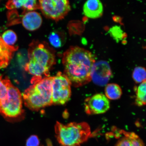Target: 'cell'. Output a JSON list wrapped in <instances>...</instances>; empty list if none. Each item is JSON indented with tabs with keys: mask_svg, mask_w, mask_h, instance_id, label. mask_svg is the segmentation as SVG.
<instances>
[{
	"mask_svg": "<svg viewBox=\"0 0 146 146\" xmlns=\"http://www.w3.org/2000/svg\"><path fill=\"white\" fill-rule=\"evenodd\" d=\"M7 8L10 10L14 9H23L25 11H31L40 9L39 1L32 0L10 1L7 3Z\"/></svg>",
	"mask_w": 146,
	"mask_h": 146,
	"instance_id": "cell-12",
	"label": "cell"
},
{
	"mask_svg": "<svg viewBox=\"0 0 146 146\" xmlns=\"http://www.w3.org/2000/svg\"><path fill=\"white\" fill-rule=\"evenodd\" d=\"M55 131L61 146H79L87 141L91 133L90 126L86 122L64 125L57 122Z\"/></svg>",
	"mask_w": 146,
	"mask_h": 146,
	"instance_id": "cell-4",
	"label": "cell"
},
{
	"mask_svg": "<svg viewBox=\"0 0 146 146\" xmlns=\"http://www.w3.org/2000/svg\"><path fill=\"white\" fill-rule=\"evenodd\" d=\"M95 63V57L89 51L77 46L71 47L63 54L64 74L72 85L83 86L91 81V72Z\"/></svg>",
	"mask_w": 146,
	"mask_h": 146,
	"instance_id": "cell-1",
	"label": "cell"
},
{
	"mask_svg": "<svg viewBox=\"0 0 146 146\" xmlns=\"http://www.w3.org/2000/svg\"><path fill=\"white\" fill-rule=\"evenodd\" d=\"M146 81L140 83L136 90L135 104L138 106L141 107L146 104Z\"/></svg>",
	"mask_w": 146,
	"mask_h": 146,
	"instance_id": "cell-16",
	"label": "cell"
},
{
	"mask_svg": "<svg viewBox=\"0 0 146 146\" xmlns=\"http://www.w3.org/2000/svg\"><path fill=\"white\" fill-rule=\"evenodd\" d=\"M11 83L8 78H3L0 76V101L6 97L9 86Z\"/></svg>",
	"mask_w": 146,
	"mask_h": 146,
	"instance_id": "cell-20",
	"label": "cell"
},
{
	"mask_svg": "<svg viewBox=\"0 0 146 146\" xmlns=\"http://www.w3.org/2000/svg\"><path fill=\"white\" fill-rule=\"evenodd\" d=\"M2 40L3 42L10 46H14L17 40V36L13 31L8 30L5 31L3 34Z\"/></svg>",
	"mask_w": 146,
	"mask_h": 146,
	"instance_id": "cell-18",
	"label": "cell"
},
{
	"mask_svg": "<svg viewBox=\"0 0 146 146\" xmlns=\"http://www.w3.org/2000/svg\"><path fill=\"white\" fill-rule=\"evenodd\" d=\"M17 47L10 46L3 42L0 36V69L5 68L8 65Z\"/></svg>",
	"mask_w": 146,
	"mask_h": 146,
	"instance_id": "cell-13",
	"label": "cell"
},
{
	"mask_svg": "<svg viewBox=\"0 0 146 146\" xmlns=\"http://www.w3.org/2000/svg\"><path fill=\"white\" fill-rule=\"evenodd\" d=\"M23 100L19 89L11 83L6 97L0 101V113L9 118L19 116L23 112Z\"/></svg>",
	"mask_w": 146,
	"mask_h": 146,
	"instance_id": "cell-5",
	"label": "cell"
},
{
	"mask_svg": "<svg viewBox=\"0 0 146 146\" xmlns=\"http://www.w3.org/2000/svg\"><path fill=\"white\" fill-rule=\"evenodd\" d=\"M25 146H40L39 138L35 135H32L27 139Z\"/></svg>",
	"mask_w": 146,
	"mask_h": 146,
	"instance_id": "cell-21",
	"label": "cell"
},
{
	"mask_svg": "<svg viewBox=\"0 0 146 146\" xmlns=\"http://www.w3.org/2000/svg\"><path fill=\"white\" fill-rule=\"evenodd\" d=\"M110 67L108 63L100 61L95 63L91 72V80L98 84L104 85L109 81L111 76Z\"/></svg>",
	"mask_w": 146,
	"mask_h": 146,
	"instance_id": "cell-9",
	"label": "cell"
},
{
	"mask_svg": "<svg viewBox=\"0 0 146 146\" xmlns=\"http://www.w3.org/2000/svg\"><path fill=\"white\" fill-rule=\"evenodd\" d=\"M62 34L58 31L51 32L48 36L49 42L52 46L59 48L62 46L65 41L63 38Z\"/></svg>",
	"mask_w": 146,
	"mask_h": 146,
	"instance_id": "cell-17",
	"label": "cell"
},
{
	"mask_svg": "<svg viewBox=\"0 0 146 146\" xmlns=\"http://www.w3.org/2000/svg\"><path fill=\"white\" fill-rule=\"evenodd\" d=\"M29 61L25 70L33 76L32 81L40 79L43 76H50V71L56 63L55 52L49 45L43 42L33 41L28 50Z\"/></svg>",
	"mask_w": 146,
	"mask_h": 146,
	"instance_id": "cell-2",
	"label": "cell"
},
{
	"mask_svg": "<svg viewBox=\"0 0 146 146\" xmlns=\"http://www.w3.org/2000/svg\"><path fill=\"white\" fill-rule=\"evenodd\" d=\"M21 23L26 30L33 31L37 30L41 27L42 19L39 13L31 11L24 14L22 18Z\"/></svg>",
	"mask_w": 146,
	"mask_h": 146,
	"instance_id": "cell-10",
	"label": "cell"
},
{
	"mask_svg": "<svg viewBox=\"0 0 146 146\" xmlns=\"http://www.w3.org/2000/svg\"><path fill=\"white\" fill-rule=\"evenodd\" d=\"M83 10L84 14L87 17L96 19L103 15V5L98 0H88L84 4Z\"/></svg>",
	"mask_w": 146,
	"mask_h": 146,
	"instance_id": "cell-11",
	"label": "cell"
},
{
	"mask_svg": "<svg viewBox=\"0 0 146 146\" xmlns=\"http://www.w3.org/2000/svg\"><path fill=\"white\" fill-rule=\"evenodd\" d=\"M105 94V96L109 100H118L122 95V89L117 84H109L106 87Z\"/></svg>",
	"mask_w": 146,
	"mask_h": 146,
	"instance_id": "cell-15",
	"label": "cell"
},
{
	"mask_svg": "<svg viewBox=\"0 0 146 146\" xmlns=\"http://www.w3.org/2000/svg\"><path fill=\"white\" fill-rule=\"evenodd\" d=\"M40 9L46 17L56 21L63 19L70 10L67 0H42L39 1Z\"/></svg>",
	"mask_w": 146,
	"mask_h": 146,
	"instance_id": "cell-7",
	"label": "cell"
},
{
	"mask_svg": "<svg viewBox=\"0 0 146 146\" xmlns=\"http://www.w3.org/2000/svg\"><path fill=\"white\" fill-rule=\"evenodd\" d=\"M52 76L32 81V85L23 92L25 104L33 110H38L52 104Z\"/></svg>",
	"mask_w": 146,
	"mask_h": 146,
	"instance_id": "cell-3",
	"label": "cell"
},
{
	"mask_svg": "<svg viewBox=\"0 0 146 146\" xmlns=\"http://www.w3.org/2000/svg\"><path fill=\"white\" fill-rule=\"evenodd\" d=\"M52 77V104H64L70 99L72 83L67 76L60 72Z\"/></svg>",
	"mask_w": 146,
	"mask_h": 146,
	"instance_id": "cell-6",
	"label": "cell"
},
{
	"mask_svg": "<svg viewBox=\"0 0 146 146\" xmlns=\"http://www.w3.org/2000/svg\"><path fill=\"white\" fill-rule=\"evenodd\" d=\"M122 133L125 137L119 140L116 146H145L143 141L135 133L123 131Z\"/></svg>",
	"mask_w": 146,
	"mask_h": 146,
	"instance_id": "cell-14",
	"label": "cell"
},
{
	"mask_svg": "<svg viewBox=\"0 0 146 146\" xmlns=\"http://www.w3.org/2000/svg\"><path fill=\"white\" fill-rule=\"evenodd\" d=\"M85 111L88 114L104 113L110 108L109 100L104 94H98L87 98L85 103Z\"/></svg>",
	"mask_w": 146,
	"mask_h": 146,
	"instance_id": "cell-8",
	"label": "cell"
},
{
	"mask_svg": "<svg viewBox=\"0 0 146 146\" xmlns=\"http://www.w3.org/2000/svg\"><path fill=\"white\" fill-rule=\"evenodd\" d=\"M133 78L137 83H141L146 81L145 69L142 67H137L134 69L133 72Z\"/></svg>",
	"mask_w": 146,
	"mask_h": 146,
	"instance_id": "cell-19",
	"label": "cell"
}]
</instances>
